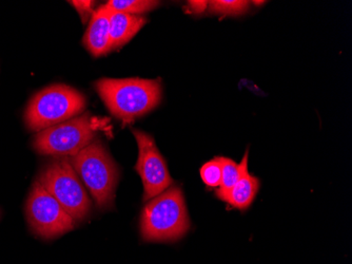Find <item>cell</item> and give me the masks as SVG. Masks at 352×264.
Here are the masks:
<instances>
[{
  "instance_id": "obj_1",
  "label": "cell",
  "mask_w": 352,
  "mask_h": 264,
  "mask_svg": "<svg viewBox=\"0 0 352 264\" xmlns=\"http://www.w3.org/2000/svg\"><path fill=\"white\" fill-rule=\"evenodd\" d=\"M95 89L116 118L129 124L153 110L162 100L158 79H102Z\"/></svg>"
},
{
  "instance_id": "obj_2",
  "label": "cell",
  "mask_w": 352,
  "mask_h": 264,
  "mask_svg": "<svg viewBox=\"0 0 352 264\" xmlns=\"http://www.w3.org/2000/svg\"><path fill=\"white\" fill-rule=\"evenodd\" d=\"M190 218L183 190L171 187L150 200L140 216V235L146 242H175L189 232Z\"/></svg>"
},
{
  "instance_id": "obj_3",
  "label": "cell",
  "mask_w": 352,
  "mask_h": 264,
  "mask_svg": "<svg viewBox=\"0 0 352 264\" xmlns=\"http://www.w3.org/2000/svg\"><path fill=\"white\" fill-rule=\"evenodd\" d=\"M70 163L98 207H112L120 172L104 145L100 141H94L82 152L71 156Z\"/></svg>"
},
{
  "instance_id": "obj_4",
  "label": "cell",
  "mask_w": 352,
  "mask_h": 264,
  "mask_svg": "<svg viewBox=\"0 0 352 264\" xmlns=\"http://www.w3.org/2000/svg\"><path fill=\"white\" fill-rule=\"evenodd\" d=\"M86 97L67 85H52L32 97L25 112V122L32 131L50 128L67 122L86 108Z\"/></svg>"
},
{
  "instance_id": "obj_5",
  "label": "cell",
  "mask_w": 352,
  "mask_h": 264,
  "mask_svg": "<svg viewBox=\"0 0 352 264\" xmlns=\"http://www.w3.org/2000/svg\"><path fill=\"white\" fill-rule=\"evenodd\" d=\"M37 180L74 221H82L88 217L92 203L68 160L63 159L49 163L41 170Z\"/></svg>"
},
{
  "instance_id": "obj_6",
  "label": "cell",
  "mask_w": 352,
  "mask_h": 264,
  "mask_svg": "<svg viewBox=\"0 0 352 264\" xmlns=\"http://www.w3.org/2000/svg\"><path fill=\"white\" fill-rule=\"evenodd\" d=\"M98 125L89 113L41 131L33 147L45 156H73L93 142Z\"/></svg>"
},
{
  "instance_id": "obj_7",
  "label": "cell",
  "mask_w": 352,
  "mask_h": 264,
  "mask_svg": "<svg viewBox=\"0 0 352 264\" xmlns=\"http://www.w3.org/2000/svg\"><path fill=\"white\" fill-rule=\"evenodd\" d=\"M25 214L31 230L45 240L69 233L75 226L73 218L38 180L35 181L28 196Z\"/></svg>"
},
{
  "instance_id": "obj_8",
  "label": "cell",
  "mask_w": 352,
  "mask_h": 264,
  "mask_svg": "<svg viewBox=\"0 0 352 264\" xmlns=\"http://www.w3.org/2000/svg\"><path fill=\"white\" fill-rule=\"evenodd\" d=\"M138 145V160L135 170L144 185L142 200L147 202L167 190L173 184L165 159L155 141L144 131L133 130Z\"/></svg>"
},
{
  "instance_id": "obj_9",
  "label": "cell",
  "mask_w": 352,
  "mask_h": 264,
  "mask_svg": "<svg viewBox=\"0 0 352 264\" xmlns=\"http://www.w3.org/2000/svg\"><path fill=\"white\" fill-rule=\"evenodd\" d=\"M260 187V180L249 172L247 150L241 162V176L236 183L228 190H217L215 196L221 201L226 202L231 207L244 212L248 210L254 201Z\"/></svg>"
},
{
  "instance_id": "obj_10",
  "label": "cell",
  "mask_w": 352,
  "mask_h": 264,
  "mask_svg": "<svg viewBox=\"0 0 352 264\" xmlns=\"http://www.w3.org/2000/svg\"><path fill=\"white\" fill-rule=\"evenodd\" d=\"M113 10L107 3L100 6L93 13L84 43L93 57H102L110 52V21Z\"/></svg>"
},
{
  "instance_id": "obj_11",
  "label": "cell",
  "mask_w": 352,
  "mask_h": 264,
  "mask_svg": "<svg viewBox=\"0 0 352 264\" xmlns=\"http://www.w3.org/2000/svg\"><path fill=\"white\" fill-rule=\"evenodd\" d=\"M145 23L146 19L142 16L113 11L110 21L111 51L131 41Z\"/></svg>"
},
{
  "instance_id": "obj_12",
  "label": "cell",
  "mask_w": 352,
  "mask_h": 264,
  "mask_svg": "<svg viewBox=\"0 0 352 264\" xmlns=\"http://www.w3.org/2000/svg\"><path fill=\"white\" fill-rule=\"evenodd\" d=\"M160 1L151 0H111L107 5L116 12L138 15V14L147 13L156 9L160 6Z\"/></svg>"
},
{
  "instance_id": "obj_13",
  "label": "cell",
  "mask_w": 352,
  "mask_h": 264,
  "mask_svg": "<svg viewBox=\"0 0 352 264\" xmlns=\"http://www.w3.org/2000/svg\"><path fill=\"white\" fill-rule=\"evenodd\" d=\"M221 166V181L219 190H228L236 183L241 176V163H235L234 161L225 156H219Z\"/></svg>"
},
{
  "instance_id": "obj_14",
  "label": "cell",
  "mask_w": 352,
  "mask_h": 264,
  "mask_svg": "<svg viewBox=\"0 0 352 264\" xmlns=\"http://www.w3.org/2000/svg\"><path fill=\"white\" fill-rule=\"evenodd\" d=\"M201 178L207 187L215 188L221 186V166L219 156L205 163L201 166Z\"/></svg>"
},
{
  "instance_id": "obj_15",
  "label": "cell",
  "mask_w": 352,
  "mask_h": 264,
  "mask_svg": "<svg viewBox=\"0 0 352 264\" xmlns=\"http://www.w3.org/2000/svg\"><path fill=\"white\" fill-rule=\"evenodd\" d=\"M210 11L213 13L226 14V15H237L245 13L248 10L249 1L242 0H217L209 3Z\"/></svg>"
},
{
  "instance_id": "obj_16",
  "label": "cell",
  "mask_w": 352,
  "mask_h": 264,
  "mask_svg": "<svg viewBox=\"0 0 352 264\" xmlns=\"http://www.w3.org/2000/svg\"><path fill=\"white\" fill-rule=\"evenodd\" d=\"M71 5L74 6L75 9L78 11L79 15L82 17V23H86L88 21L89 17H92L93 7H94V3L93 1H70Z\"/></svg>"
},
{
  "instance_id": "obj_17",
  "label": "cell",
  "mask_w": 352,
  "mask_h": 264,
  "mask_svg": "<svg viewBox=\"0 0 352 264\" xmlns=\"http://www.w3.org/2000/svg\"><path fill=\"white\" fill-rule=\"evenodd\" d=\"M188 3H189V8L191 9V11L195 12V13H203L209 7L208 1H197V0H195V1H189Z\"/></svg>"
}]
</instances>
